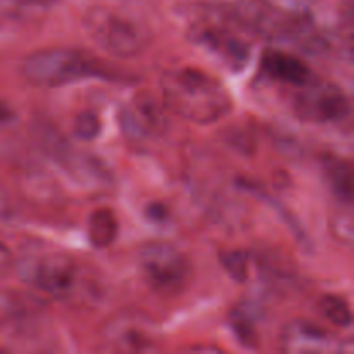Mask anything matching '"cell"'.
<instances>
[{
  "mask_svg": "<svg viewBox=\"0 0 354 354\" xmlns=\"http://www.w3.org/2000/svg\"><path fill=\"white\" fill-rule=\"evenodd\" d=\"M294 102V111L310 123H339L351 113V102L339 85L322 80H311L301 86Z\"/></svg>",
  "mask_w": 354,
  "mask_h": 354,
  "instance_id": "ba28073f",
  "label": "cell"
},
{
  "mask_svg": "<svg viewBox=\"0 0 354 354\" xmlns=\"http://www.w3.org/2000/svg\"><path fill=\"white\" fill-rule=\"evenodd\" d=\"M142 275L161 294H176L189 283L192 265L189 256L168 242H152L138 254Z\"/></svg>",
  "mask_w": 354,
  "mask_h": 354,
  "instance_id": "8992f818",
  "label": "cell"
},
{
  "mask_svg": "<svg viewBox=\"0 0 354 354\" xmlns=\"http://www.w3.org/2000/svg\"><path fill=\"white\" fill-rule=\"evenodd\" d=\"M261 69L268 78L277 82L289 83V85L303 86L315 78L310 66L286 50H268L261 55Z\"/></svg>",
  "mask_w": 354,
  "mask_h": 354,
  "instance_id": "8fae6325",
  "label": "cell"
},
{
  "mask_svg": "<svg viewBox=\"0 0 354 354\" xmlns=\"http://www.w3.org/2000/svg\"><path fill=\"white\" fill-rule=\"evenodd\" d=\"M24 80L41 88H55L86 78L111 80L113 73L100 59L75 48H44L21 64Z\"/></svg>",
  "mask_w": 354,
  "mask_h": 354,
  "instance_id": "7a4b0ae2",
  "label": "cell"
},
{
  "mask_svg": "<svg viewBox=\"0 0 354 354\" xmlns=\"http://www.w3.org/2000/svg\"><path fill=\"white\" fill-rule=\"evenodd\" d=\"M17 272L24 282L55 299L71 297L82 282L78 263L59 252L23 259Z\"/></svg>",
  "mask_w": 354,
  "mask_h": 354,
  "instance_id": "5b68a950",
  "label": "cell"
},
{
  "mask_svg": "<svg viewBox=\"0 0 354 354\" xmlns=\"http://www.w3.org/2000/svg\"><path fill=\"white\" fill-rule=\"evenodd\" d=\"M332 228H334V234L337 235L339 241L346 242V244H351L353 242V220L351 213L339 214L337 220L332 223Z\"/></svg>",
  "mask_w": 354,
  "mask_h": 354,
  "instance_id": "d6986e66",
  "label": "cell"
},
{
  "mask_svg": "<svg viewBox=\"0 0 354 354\" xmlns=\"http://www.w3.org/2000/svg\"><path fill=\"white\" fill-rule=\"evenodd\" d=\"M9 251H7V248L3 244H0V270H3L7 266V263H9Z\"/></svg>",
  "mask_w": 354,
  "mask_h": 354,
  "instance_id": "603a6c76",
  "label": "cell"
},
{
  "mask_svg": "<svg viewBox=\"0 0 354 354\" xmlns=\"http://www.w3.org/2000/svg\"><path fill=\"white\" fill-rule=\"evenodd\" d=\"M244 31L220 7L213 6L194 17L189 38L227 69L241 71L251 57V41L244 37Z\"/></svg>",
  "mask_w": 354,
  "mask_h": 354,
  "instance_id": "3957f363",
  "label": "cell"
},
{
  "mask_svg": "<svg viewBox=\"0 0 354 354\" xmlns=\"http://www.w3.org/2000/svg\"><path fill=\"white\" fill-rule=\"evenodd\" d=\"M159 83L166 109L192 123H216L234 107L227 86L203 69H169Z\"/></svg>",
  "mask_w": 354,
  "mask_h": 354,
  "instance_id": "6da1fadb",
  "label": "cell"
},
{
  "mask_svg": "<svg viewBox=\"0 0 354 354\" xmlns=\"http://www.w3.org/2000/svg\"><path fill=\"white\" fill-rule=\"evenodd\" d=\"M324 166V175L328 187L334 192V196L346 206H351L354 199V171L348 159L327 156L322 161Z\"/></svg>",
  "mask_w": 354,
  "mask_h": 354,
  "instance_id": "4fadbf2b",
  "label": "cell"
},
{
  "mask_svg": "<svg viewBox=\"0 0 354 354\" xmlns=\"http://www.w3.org/2000/svg\"><path fill=\"white\" fill-rule=\"evenodd\" d=\"M145 214L152 221H165L168 218V207L162 203H151L145 207Z\"/></svg>",
  "mask_w": 354,
  "mask_h": 354,
  "instance_id": "44dd1931",
  "label": "cell"
},
{
  "mask_svg": "<svg viewBox=\"0 0 354 354\" xmlns=\"http://www.w3.org/2000/svg\"><path fill=\"white\" fill-rule=\"evenodd\" d=\"M220 263L225 272L235 280V282H245L249 277V263L251 258L242 249H228L220 252Z\"/></svg>",
  "mask_w": 354,
  "mask_h": 354,
  "instance_id": "e0dca14e",
  "label": "cell"
},
{
  "mask_svg": "<svg viewBox=\"0 0 354 354\" xmlns=\"http://www.w3.org/2000/svg\"><path fill=\"white\" fill-rule=\"evenodd\" d=\"M120 221L109 207H99L88 218V241L93 248L106 249L116 241Z\"/></svg>",
  "mask_w": 354,
  "mask_h": 354,
  "instance_id": "5bb4252c",
  "label": "cell"
},
{
  "mask_svg": "<svg viewBox=\"0 0 354 354\" xmlns=\"http://www.w3.org/2000/svg\"><path fill=\"white\" fill-rule=\"evenodd\" d=\"M88 37L118 59H133L147 48L151 33L137 19L109 7H92L83 19Z\"/></svg>",
  "mask_w": 354,
  "mask_h": 354,
  "instance_id": "277c9868",
  "label": "cell"
},
{
  "mask_svg": "<svg viewBox=\"0 0 354 354\" xmlns=\"http://www.w3.org/2000/svg\"><path fill=\"white\" fill-rule=\"evenodd\" d=\"M38 133H40V144L45 154L75 180L85 183V185H107L113 180L109 169L100 162V159L76 151L52 127L44 128Z\"/></svg>",
  "mask_w": 354,
  "mask_h": 354,
  "instance_id": "52a82bcc",
  "label": "cell"
},
{
  "mask_svg": "<svg viewBox=\"0 0 354 354\" xmlns=\"http://www.w3.org/2000/svg\"><path fill=\"white\" fill-rule=\"evenodd\" d=\"M230 322L232 328H234L239 341L244 346H248V348H254L256 342H258V335H256L254 328V310H251L249 306H244V304H242L241 308L232 311Z\"/></svg>",
  "mask_w": 354,
  "mask_h": 354,
  "instance_id": "2e32d148",
  "label": "cell"
},
{
  "mask_svg": "<svg viewBox=\"0 0 354 354\" xmlns=\"http://www.w3.org/2000/svg\"><path fill=\"white\" fill-rule=\"evenodd\" d=\"M102 131V121L93 111H83L75 120V133L80 140L92 142Z\"/></svg>",
  "mask_w": 354,
  "mask_h": 354,
  "instance_id": "ac0fdd59",
  "label": "cell"
},
{
  "mask_svg": "<svg viewBox=\"0 0 354 354\" xmlns=\"http://www.w3.org/2000/svg\"><path fill=\"white\" fill-rule=\"evenodd\" d=\"M14 213H16V207H14L12 199H10L9 192L0 185V225L12 220Z\"/></svg>",
  "mask_w": 354,
  "mask_h": 354,
  "instance_id": "ffe728a7",
  "label": "cell"
},
{
  "mask_svg": "<svg viewBox=\"0 0 354 354\" xmlns=\"http://www.w3.org/2000/svg\"><path fill=\"white\" fill-rule=\"evenodd\" d=\"M14 118H16V113H14L12 107L3 102V100H0V124L10 123V121H14Z\"/></svg>",
  "mask_w": 354,
  "mask_h": 354,
  "instance_id": "7402d4cb",
  "label": "cell"
},
{
  "mask_svg": "<svg viewBox=\"0 0 354 354\" xmlns=\"http://www.w3.org/2000/svg\"><path fill=\"white\" fill-rule=\"evenodd\" d=\"M120 121L124 133L133 140L145 138L151 133H161L166 124L161 104L149 93L135 97L131 107L121 111Z\"/></svg>",
  "mask_w": 354,
  "mask_h": 354,
  "instance_id": "9c48e42d",
  "label": "cell"
},
{
  "mask_svg": "<svg viewBox=\"0 0 354 354\" xmlns=\"http://www.w3.org/2000/svg\"><path fill=\"white\" fill-rule=\"evenodd\" d=\"M19 2H28V3H50L54 2V0H19Z\"/></svg>",
  "mask_w": 354,
  "mask_h": 354,
  "instance_id": "cb8c5ba5",
  "label": "cell"
},
{
  "mask_svg": "<svg viewBox=\"0 0 354 354\" xmlns=\"http://www.w3.org/2000/svg\"><path fill=\"white\" fill-rule=\"evenodd\" d=\"M107 337L118 349L151 351L156 349V339L145 320L137 317H118L107 325Z\"/></svg>",
  "mask_w": 354,
  "mask_h": 354,
  "instance_id": "7c38bea8",
  "label": "cell"
},
{
  "mask_svg": "<svg viewBox=\"0 0 354 354\" xmlns=\"http://www.w3.org/2000/svg\"><path fill=\"white\" fill-rule=\"evenodd\" d=\"M318 308H320V313L324 315L330 324L342 328L351 327L353 313L348 301H346L344 297L334 296V294L322 296L320 301H318Z\"/></svg>",
  "mask_w": 354,
  "mask_h": 354,
  "instance_id": "9a60e30c",
  "label": "cell"
},
{
  "mask_svg": "<svg viewBox=\"0 0 354 354\" xmlns=\"http://www.w3.org/2000/svg\"><path fill=\"white\" fill-rule=\"evenodd\" d=\"M282 348L287 353H339L341 344L327 330L310 322L297 320L283 328Z\"/></svg>",
  "mask_w": 354,
  "mask_h": 354,
  "instance_id": "30bf717a",
  "label": "cell"
}]
</instances>
